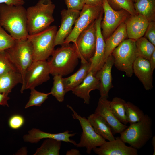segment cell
Listing matches in <instances>:
<instances>
[{"instance_id":"cell-43","label":"cell","mask_w":155,"mask_h":155,"mask_svg":"<svg viewBox=\"0 0 155 155\" xmlns=\"http://www.w3.org/2000/svg\"><path fill=\"white\" fill-rule=\"evenodd\" d=\"M66 155H81L80 151L75 149H71L68 150L66 152Z\"/></svg>"},{"instance_id":"cell-4","label":"cell","mask_w":155,"mask_h":155,"mask_svg":"<svg viewBox=\"0 0 155 155\" xmlns=\"http://www.w3.org/2000/svg\"><path fill=\"white\" fill-rule=\"evenodd\" d=\"M152 121L145 114L140 121L130 124L120 134L119 137L125 143L137 150L143 147L152 137Z\"/></svg>"},{"instance_id":"cell-17","label":"cell","mask_w":155,"mask_h":155,"mask_svg":"<svg viewBox=\"0 0 155 155\" xmlns=\"http://www.w3.org/2000/svg\"><path fill=\"white\" fill-rule=\"evenodd\" d=\"M114 59L111 55L107 58L102 67L96 74L100 83L99 91L100 97L108 98L110 90L113 87L111 69L114 65Z\"/></svg>"},{"instance_id":"cell-5","label":"cell","mask_w":155,"mask_h":155,"mask_svg":"<svg viewBox=\"0 0 155 155\" xmlns=\"http://www.w3.org/2000/svg\"><path fill=\"white\" fill-rule=\"evenodd\" d=\"M57 27L50 26L37 33L28 34L27 38L31 43L34 61L46 60L54 50V43Z\"/></svg>"},{"instance_id":"cell-44","label":"cell","mask_w":155,"mask_h":155,"mask_svg":"<svg viewBox=\"0 0 155 155\" xmlns=\"http://www.w3.org/2000/svg\"><path fill=\"white\" fill-rule=\"evenodd\" d=\"M152 144L153 146V155H155V137L153 136L152 141Z\"/></svg>"},{"instance_id":"cell-14","label":"cell","mask_w":155,"mask_h":155,"mask_svg":"<svg viewBox=\"0 0 155 155\" xmlns=\"http://www.w3.org/2000/svg\"><path fill=\"white\" fill-rule=\"evenodd\" d=\"M93 151L98 155H137V150L127 146L119 137L113 140L106 141Z\"/></svg>"},{"instance_id":"cell-41","label":"cell","mask_w":155,"mask_h":155,"mask_svg":"<svg viewBox=\"0 0 155 155\" xmlns=\"http://www.w3.org/2000/svg\"><path fill=\"white\" fill-rule=\"evenodd\" d=\"M149 61L152 71L153 72L155 68V50L152 53Z\"/></svg>"},{"instance_id":"cell-19","label":"cell","mask_w":155,"mask_h":155,"mask_svg":"<svg viewBox=\"0 0 155 155\" xmlns=\"http://www.w3.org/2000/svg\"><path fill=\"white\" fill-rule=\"evenodd\" d=\"M68 130L58 133H52L44 132L39 129L33 128L28 131V134L23 137L24 141L31 143H36L43 139H53L61 141L70 143L76 146V142L70 139L75 135V133H70Z\"/></svg>"},{"instance_id":"cell-34","label":"cell","mask_w":155,"mask_h":155,"mask_svg":"<svg viewBox=\"0 0 155 155\" xmlns=\"http://www.w3.org/2000/svg\"><path fill=\"white\" fill-rule=\"evenodd\" d=\"M15 40L0 25V51L5 50L11 47Z\"/></svg>"},{"instance_id":"cell-18","label":"cell","mask_w":155,"mask_h":155,"mask_svg":"<svg viewBox=\"0 0 155 155\" xmlns=\"http://www.w3.org/2000/svg\"><path fill=\"white\" fill-rule=\"evenodd\" d=\"M133 72L147 90L153 88V73L149 60L138 56L133 65Z\"/></svg>"},{"instance_id":"cell-11","label":"cell","mask_w":155,"mask_h":155,"mask_svg":"<svg viewBox=\"0 0 155 155\" xmlns=\"http://www.w3.org/2000/svg\"><path fill=\"white\" fill-rule=\"evenodd\" d=\"M95 21L79 35L74 45L81 63L89 61L95 50L96 32Z\"/></svg>"},{"instance_id":"cell-30","label":"cell","mask_w":155,"mask_h":155,"mask_svg":"<svg viewBox=\"0 0 155 155\" xmlns=\"http://www.w3.org/2000/svg\"><path fill=\"white\" fill-rule=\"evenodd\" d=\"M125 108L126 119L130 124L141 121L145 116L142 110L129 102H126Z\"/></svg>"},{"instance_id":"cell-40","label":"cell","mask_w":155,"mask_h":155,"mask_svg":"<svg viewBox=\"0 0 155 155\" xmlns=\"http://www.w3.org/2000/svg\"><path fill=\"white\" fill-rule=\"evenodd\" d=\"M8 94L0 93V105L9 106L8 101L10 99Z\"/></svg>"},{"instance_id":"cell-46","label":"cell","mask_w":155,"mask_h":155,"mask_svg":"<svg viewBox=\"0 0 155 155\" xmlns=\"http://www.w3.org/2000/svg\"><path fill=\"white\" fill-rule=\"evenodd\" d=\"M24 1H25V0H24Z\"/></svg>"},{"instance_id":"cell-21","label":"cell","mask_w":155,"mask_h":155,"mask_svg":"<svg viewBox=\"0 0 155 155\" xmlns=\"http://www.w3.org/2000/svg\"><path fill=\"white\" fill-rule=\"evenodd\" d=\"M98 80L90 72L88 73L83 81L72 91L77 97L83 99L85 104H88L90 100V92L94 90H99Z\"/></svg>"},{"instance_id":"cell-42","label":"cell","mask_w":155,"mask_h":155,"mask_svg":"<svg viewBox=\"0 0 155 155\" xmlns=\"http://www.w3.org/2000/svg\"><path fill=\"white\" fill-rule=\"evenodd\" d=\"M102 0H84L85 4L96 5L102 2Z\"/></svg>"},{"instance_id":"cell-3","label":"cell","mask_w":155,"mask_h":155,"mask_svg":"<svg viewBox=\"0 0 155 155\" xmlns=\"http://www.w3.org/2000/svg\"><path fill=\"white\" fill-rule=\"evenodd\" d=\"M48 61L50 74L67 75L72 72L78 63L79 56L75 46L69 44L54 50Z\"/></svg>"},{"instance_id":"cell-29","label":"cell","mask_w":155,"mask_h":155,"mask_svg":"<svg viewBox=\"0 0 155 155\" xmlns=\"http://www.w3.org/2000/svg\"><path fill=\"white\" fill-rule=\"evenodd\" d=\"M136 45L138 56L149 60L154 51L155 46L146 38L142 37L136 41Z\"/></svg>"},{"instance_id":"cell-9","label":"cell","mask_w":155,"mask_h":155,"mask_svg":"<svg viewBox=\"0 0 155 155\" xmlns=\"http://www.w3.org/2000/svg\"><path fill=\"white\" fill-rule=\"evenodd\" d=\"M67 106L72 112L73 118L79 121L82 130L80 141L76 146L85 148L86 153L90 154L94 148L100 146L106 141L96 133L87 119L78 115L71 106Z\"/></svg>"},{"instance_id":"cell-10","label":"cell","mask_w":155,"mask_h":155,"mask_svg":"<svg viewBox=\"0 0 155 155\" xmlns=\"http://www.w3.org/2000/svg\"><path fill=\"white\" fill-rule=\"evenodd\" d=\"M50 74L49 66L46 60L34 61L26 72L21 92L23 93L25 90L35 88L47 81L50 79Z\"/></svg>"},{"instance_id":"cell-12","label":"cell","mask_w":155,"mask_h":155,"mask_svg":"<svg viewBox=\"0 0 155 155\" xmlns=\"http://www.w3.org/2000/svg\"><path fill=\"white\" fill-rule=\"evenodd\" d=\"M104 16L101 23L102 33L104 40L108 38L126 18V11H116L111 7L108 0H102Z\"/></svg>"},{"instance_id":"cell-25","label":"cell","mask_w":155,"mask_h":155,"mask_svg":"<svg viewBox=\"0 0 155 155\" xmlns=\"http://www.w3.org/2000/svg\"><path fill=\"white\" fill-rule=\"evenodd\" d=\"M22 76L17 71H11L0 76V93L9 94L18 84H22Z\"/></svg>"},{"instance_id":"cell-31","label":"cell","mask_w":155,"mask_h":155,"mask_svg":"<svg viewBox=\"0 0 155 155\" xmlns=\"http://www.w3.org/2000/svg\"><path fill=\"white\" fill-rule=\"evenodd\" d=\"M53 86L50 92L51 94L59 102H62L64 100L66 93L63 81V77L59 75L53 76Z\"/></svg>"},{"instance_id":"cell-1","label":"cell","mask_w":155,"mask_h":155,"mask_svg":"<svg viewBox=\"0 0 155 155\" xmlns=\"http://www.w3.org/2000/svg\"><path fill=\"white\" fill-rule=\"evenodd\" d=\"M0 25L15 40L26 38L29 34L26 9L22 5L0 4Z\"/></svg>"},{"instance_id":"cell-24","label":"cell","mask_w":155,"mask_h":155,"mask_svg":"<svg viewBox=\"0 0 155 155\" xmlns=\"http://www.w3.org/2000/svg\"><path fill=\"white\" fill-rule=\"evenodd\" d=\"M80 69L74 73L66 78H63V81L66 93L72 91L79 85L87 76L90 65V61L81 63Z\"/></svg>"},{"instance_id":"cell-26","label":"cell","mask_w":155,"mask_h":155,"mask_svg":"<svg viewBox=\"0 0 155 155\" xmlns=\"http://www.w3.org/2000/svg\"><path fill=\"white\" fill-rule=\"evenodd\" d=\"M133 5L137 14L144 16L149 22L154 21L155 0H137Z\"/></svg>"},{"instance_id":"cell-23","label":"cell","mask_w":155,"mask_h":155,"mask_svg":"<svg viewBox=\"0 0 155 155\" xmlns=\"http://www.w3.org/2000/svg\"><path fill=\"white\" fill-rule=\"evenodd\" d=\"M87 119L96 133L105 140L110 141L115 139L110 127L101 116L94 113Z\"/></svg>"},{"instance_id":"cell-16","label":"cell","mask_w":155,"mask_h":155,"mask_svg":"<svg viewBox=\"0 0 155 155\" xmlns=\"http://www.w3.org/2000/svg\"><path fill=\"white\" fill-rule=\"evenodd\" d=\"M108 98L100 97L99 99L94 113L102 117L110 127L113 134H120L127 127L120 122L112 113Z\"/></svg>"},{"instance_id":"cell-2","label":"cell","mask_w":155,"mask_h":155,"mask_svg":"<svg viewBox=\"0 0 155 155\" xmlns=\"http://www.w3.org/2000/svg\"><path fill=\"white\" fill-rule=\"evenodd\" d=\"M55 5L51 0H39L26 9L28 34L38 33L50 26L54 21Z\"/></svg>"},{"instance_id":"cell-28","label":"cell","mask_w":155,"mask_h":155,"mask_svg":"<svg viewBox=\"0 0 155 155\" xmlns=\"http://www.w3.org/2000/svg\"><path fill=\"white\" fill-rule=\"evenodd\" d=\"M126 102L124 100L117 97L114 98L110 102V108L114 115L120 122L125 125L128 123L125 115Z\"/></svg>"},{"instance_id":"cell-15","label":"cell","mask_w":155,"mask_h":155,"mask_svg":"<svg viewBox=\"0 0 155 155\" xmlns=\"http://www.w3.org/2000/svg\"><path fill=\"white\" fill-rule=\"evenodd\" d=\"M80 12L79 11L68 9L61 11V24L55 35V46L63 45L65 40L71 32Z\"/></svg>"},{"instance_id":"cell-33","label":"cell","mask_w":155,"mask_h":155,"mask_svg":"<svg viewBox=\"0 0 155 155\" xmlns=\"http://www.w3.org/2000/svg\"><path fill=\"white\" fill-rule=\"evenodd\" d=\"M11 71H18L5 50L0 51V76Z\"/></svg>"},{"instance_id":"cell-38","label":"cell","mask_w":155,"mask_h":155,"mask_svg":"<svg viewBox=\"0 0 155 155\" xmlns=\"http://www.w3.org/2000/svg\"><path fill=\"white\" fill-rule=\"evenodd\" d=\"M67 9L80 11L85 4L84 0H65Z\"/></svg>"},{"instance_id":"cell-37","label":"cell","mask_w":155,"mask_h":155,"mask_svg":"<svg viewBox=\"0 0 155 155\" xmlns=\"http://www.w3.org/2000/svg\"><path fill=\"white\" fill-rule=\"evenodd\" d=\"M144 35L145 38L155 46V22L154 21L149 22Z\"/></svg>"},{"instance_id":"cell-45","label":"cell","mask_w":155,"mask_h":155,"mask_svg":"<svg viewBox=\"0 0 155 155\" xmlns=\"http://www.w3.org/2000/svg\"><path fill=\"white\" fill-rule=\"evenodd\" d=\"M132 1H134L135 2H136V1L137 0H132Z\"/></svg>"},{"instance_id":"cell-36","label":"cell","mask_w":155,"mask_h":155,"mask_svg":"<svg viewBox=\"0 0 155 155\" xmlns=\"http://www.w3.org/2000/svg\"><path fill=\"white\" fill-rule=\"evenodd\" d=\"M24 119L22 115L16 114L12 115L8 120L9 127L13 129H18L21 128L24 124Z\"/></svg>"},{"instance_id":"cell-20","label":"cell","mask_w":155,"mask_h":155,"mask_svg":"<svg viewBox=\"0 0 155 155\" xmlns=\"http://www.w3.org/2000/svg\"><path fill=\"white\" fill-rule=\"evenodd\" d=\"M149 22L146 18L141 15H131L125 23L127 37L136 41L142 37Z\"/></svg>"},{"instance_id":"cell-7","label":"cell","mask_w":155,"mask_h":155,"mask_svg":"<svg viewBox=\"0 0 155 155\" xmlns=\"http://www.w3.org/2000/svg\"><path fill=\"white\" fill-rule=\"evenodd\" d=\"M111 55L116 68L124 72L127 77H131L133 73V64L138 57L136 40L126 39L114 49Z\"/></svg>"},{"instance_id":"cell-39","label":"cell","mask_w":155,"mask_h":155,"mask_svg":"<svg viewBox=\"0 0 155 155\" xmlns=\"http://www.w3.org/2000/svg\"><path fill=\"white\" fill-rule=\"evenodd\" d=\"M25 3L24 0H0V4H5L8 5H23Z\"/></svg>"},{"instance_id":"cell-27","label":"cell","mask_w":155,"mask_h":155,"mask_svg":"<svg viewBox=\"0 0 155 155\" xmlns=\"http://www.w3.org/2000/svg\"><path fill=\"white\" fill-rule=\"evenodd\" d=\"M61 141L48 138L44 140L34 155H59Z\"/></svg>"},{"instance_id":"cell-35","label":"cell","mask_w":155,"mask_h":155,"mask_svg":"<svg viewBox=\"0 0 155 155\" xmlns=\"http://www.w3.org/2000/svg\"><path fill=\"white\" fill-rule=\"evenodd\" d=\"M118 8L126 11L131 15L137 14L132 0H110Z\"/></svg>"},{"instance_id":"cell-22","label":"cell","mask_w":155,"mask_h":155,"mask_svg":"<svg viewBox=\"0 0 155 155\" xmlns=\"http://www.w3.org/2000/svg\"><path fill=\"white\" fill-rule=\"evenodd\" d=\"M127 37L125 24L123 22L105 40V62L114 49L126 39Z\"/></svg>"},{"instance_id":"cell-32","label":"cell","mask_w":155,"mask_h":155,"mask_svg":"<svg viewBox=\"0 0 155 155\" xmlns=\"http://www.w3.org/2000/svg\"><path fill=\"white\" fill-rule=\"evenodd\" d=\"M30 90V95L25 106V108L33 106H40L48 98V96L51 94L50 92L47 93L42 92L36 90L35 88Z\"/></svg>"},{"instance_id":"cell-6","label":"cell","mask_w":155,"mask_h":155,"mask_svg":"<svg viewBox=\"0 0 155 155\" xmlns=\"http://www.w3.org/2000/svg\"><path fill=\"white\" fill-rule=\"evenodd\" d=\"M24 83L26 72L34 61L32 46L27 38L15 40L13 45L5 50Z\"/></svg>"},{"instance_id":"cell-13","label":"cell","mask_w":155,"mask_h":155,"mask_svg":"<svg viewBox=\"0 0 155 155\" xmlns=\"http://www.w3.org/2000/svg\"><path fill=\"white\" fill-rule=\"evenodd\" d=\"M102 13V11L95 21L96 37L95 50L93 56L89 61L90 62V65L88 72H92L95 76L105 63V42L101 28Z\"/></svg>"},{"instance_id":"cell-8","label":"cell","mask_w":155,"mask_h":155,"mask_svg":"<svg viewBox=\"0 0 155 155\" xmlns=\"http://www.w3.org/2000/svg\"><path fill=\"white\" fill-rule=\"evenodd\" d=\"M102 10V2L96 5L85 4L80 11L71 32L65 40L63 45L67 44L71 42L76 45L80 34L95 21Z\"/></svg>"}]
</instances>
